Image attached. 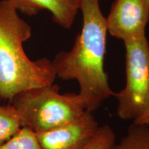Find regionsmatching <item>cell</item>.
Returning a JSON list of instances; mask_svg holds the SVG:
<instances>
[{
  "instance_id": "7a4b0ae2",
  "label": "cell",
  "mask_w": 149,
  "mask_h": 149,
  "mask_svg": "<svg viewBox=\"0 0 149 149\" xmlns=\"http://www.w3.org/2000/svg\"><path fill=\"white\" fill-rule=\"evenodd\" d=\"M32 35L8 0L0 1V97L13 100L25 91L53 85L57 74L48 58L33 61L24 43Z\"/></svg>"
},
{
  "instance_id": "6da1fadb",
  "label": "cell",
  "mask_w": 149,
  "mask_h": 149,
  "mask_svg": "<svg viewBox=\"0 0 149 149\" xmlns=\"http://www.w3.org/2000/svg\"><path fill=\"white\" fill-rule=\"evenodd\" d=\"M100 1L79 0L83 15L81 33L70 51L59 52L52 61L57 77L77 80L80 88L78 94L86 109L91 112L98 109L115 94L104 68L108 30Z\"/></svg>"
},
{
  "instance_id": "30bf717a",
  "label": "cell",
  "mask_w": 149,
  "mask_h": 149,
  "mask_svg": "<svg viewBox=\"0 0 149 149\" xmlns=\"http://www.w3.org/2000/svg\"><path fill=\"white\" fill-rule=\"evenodd\" d=\"M0 149H42L36 135L29 128L22 127L13 137L0 146Z\"/></svg>"
},
{
  "instance_id": "52a82bcc",
  "label": "cell",
  "mask_w": 149,
  "mask_h": 149,
  "mask_svg": "<svg viewBox=\"0 0 149 149\" xmlns=\"http://www.w3.org/2000/svg\"><path fill=\"white\" fill-rule=\"evenodd\" d=\"M17 10L30 17L36 15L43 10L52 14L54 22L64 29H70L74 24L79 0H8Z\"/></svg>"
},
{
  "instance_id": "8992f818",
  "label": "cell",
  "mask_w": 149,
  "mask_h": 149,
  "mask_svg": "<svg viewBox=\"0 0 149 149\" xmlns=\"http://www.w3.org/2000/svg\"><path fill=\"white\" fill-rule=\"evenodd\" d=\"M100 127L92 112L54 129L35 133L42 149H82Z\"/></svg>"
},
{
  "instance_id": "3957f363",
  "label": "cell",
  "mask_w": 149,
  "mask_h": 149,
  "mask_svg": "<svg viewBox=\"0 0 149 149\" xmlns=\"http://www.w3.org/2000/svg\"><path fill=\"white\" fill-rule=\"evenodd\" d=\"M13 101L22 126L35 133L64 125L86 111L79 94H61L57 84L25 91L15 97Z\"/></svg>"
},
{
  "instance_id": "8fae6325",
  "label": "cell",
  "mask_w": 149,
  "mask_h": 149,
  "mask_svg": "<svg viewBox=\"0 0 149 149\" xmlns=\"http://www.w3.org/2000/svg\"><path fill=\"white\" fill-rule=\"evenodd\" d=\"M115 143V134L111 126H100L95 135L82 149H112Z\"/></svg>"
},
{
  "instance_id": "ba28073f",
  "label": "cell",
  "mask_w": 149,
  "mask_h": 149,
  "mask_svg": "<svg viewBox=\"0 0 149 149\" xmlns=\"http://www.w3.org/2000/svg\"><path fill=\"white\" fill-rule=\"evenodd\" d=\"M112 149H149V126L133 122L126 135Z\"/></svg>"
},
{
  "instance_id": "7c38bea8",
  "label": "cell",
  "mask_w": 149,
  "mask_h": 149,
  "mask_svg": "<svg viewBox=\"0 0 149 149\" xmlns=\"http://www.w3.org/2000/svg\"><path fill=\"white\" fill-rule=\"evenodd\" d=\"M133 123L137 124H144V125L149 126V110L144 114L141 115L138 118L133 121Z\"/></svg>"
},
{
  "instance_id": "9c48e42d",
  "label": "cell",
  "mask_w": 149,
  "mask_h": 149,
  "mask_svg": "<svg viewBox=\"0 0 149 149\" xmlns=\"http://www.w3.org/2000/svg\"><path fill=\"white\" fill-rule=\"evenodd\" d=\"M22 122L13 105H0V146L13 137L21 128Z\"/></svg>"
},
{
  "instance_id": "5b68a950",
  "label": "cell",
  "mask_w": 149,
  "mask_h": 149,
  "mask_svg": "<svg viewBox=\"0 0 149 149\" xmlns=\"http://www.w3.org/2000/svg\"><path fill=\"white\" fill-rule=\"evenodd\" d=\"M149 0H115L106 17L108 32L126 42L146 35Z\"/></svg>"
},
{
  "instance_id": "277c9868",
  "label": "cell",
  "mask_w": 149,
  "mask_h": 149,
  "mask_svg": "<svg viewBox=\"0 0 149 149\" xmlns=\"http://www.w3.org/2000/svg\"><path fill=\"white\" fill-rule=\"evenodd\" d=\"M126 86L115 93L121 119L135 120L149 110V43L146 36L124 42Z\"/></svg>"
}]
</instances>
